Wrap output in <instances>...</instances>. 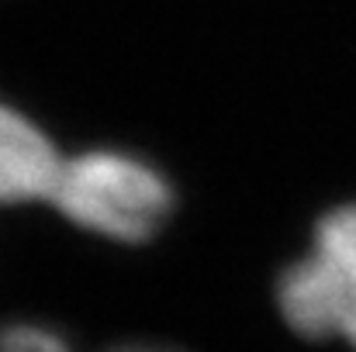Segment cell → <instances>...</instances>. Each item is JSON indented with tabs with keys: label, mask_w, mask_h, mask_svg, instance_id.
Masks as SVG:
<instances>
[{
	"label": "cell",
	"mask_w": 356,
	"mask_h": 352,
	"mask_svg": "<svg viewBox=\"0 0 356 352\" xmlns=\"http://www.w3.org/2000/svg\"><path fill=\"white\" fill-rule=\"evenodd\" d=\"M49 204L83 232L135 245L166 225L177 197L152 162L118 149H90L63 159Z\"/></svg>",
	"instance_id": "6da1fadb"
},
{
	"label": "cell",
	"mask_w": 356,
	"mask_h": 352,
	"mask_svg": "<svg viewBox=\"0 0 356 352\" xmlns=\"http://www.w3.org/2000/svg\"><path fill=\"white\" fill-rule=\"evenodd\" d=\"M277 308L298 335L356 349V204L332 208L315 225L312 249L277 280Z\"/></svg>",
	"instance_id": "7a4b0ae2"
},
{
	"label": "cell",
	"mask_w": 356,
	"mask_h": 352,
	"mask_svg": "<svg viewBox=\"0 0 356 352\" xmlns=\"http://www.w3.org/2000/svg\"><path fill=\"white\" fill-rule=\"evenodd\" d=\"M63 156L21 111L0 104V204L49 201Z\"/></svg>",
	"instance_id": "3957f363"
},
{
	"label": "cell",
	"mask_w": 356,
	"mask_h": 352,
	"mask_svg": "<svg viewBox=\"0 0 356 352\" xmlns=\"http://www.w3.org/2000/svg\"><path fill=\"white\" fill-rule=\"evenodd\" d=\"M0 352H73L70 342L45 328V325H31V321H14L0 328Z\"/></svg>",
	"instance_id": "277c9868"
},
{
	"label": "cell",
	"mask_w": 356,
	"mask_h": 352,
	"mask_svg": "<svg viewBox=\"0 0 356 352\" xmlns=\"http://www.w3.org/2000/svg\"><path fill=\"white\" fill-rule=\"evenodd\" d=\"M111 352H180L173 346H156V342H124V346H115Z\"/></svg>",
	"instance_id": "5b68a950"
}]
</instances>
